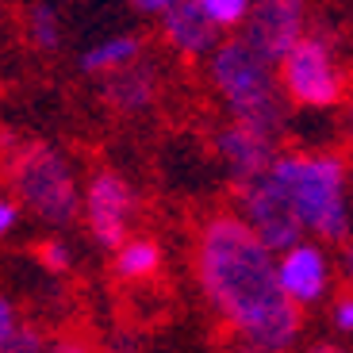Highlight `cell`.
I'll use <instances>...</instances> for the list:
<instances>
[{
    "mask_svg": "<svg viewBox=\"0 0 353 353\" xmlns=\"http://www.w3.org/2000/svg\"><path fill=\"white\" fill-rule=\"evenodd\" d=\"M161 265V254L154 242L146 239H127L119 246V257H115V273L127 276V281H142V276H154Z\"/></svg>",
    "mask_w": 353,
    "mask_h": 353,
    "instance_id": "5bb4252c",
    "label": "cell"
},
{
    "mask_svg": "<svg viewBox=\"0 0 353 353\" xmlns=\"http://www.w3.org/2000/svg\"><path fill=\"white\" fill-rule=\"evenodd\" d=\"M212 77L219 85L227 108L234 112V119L254 131L276 139L284 127V100L281 88L273 81V62L257 54L246 39L219 46L212 58Z\"/></svg>",
    "mask_w": 353,
    "mask_h": 353,
    "instance_id": "3957f363",
    "label": "cell"
},
{
    "mask_svg": "<svg viewBox=\"0 0 353 353\" xmlns=\"http://www.w3.org/2000/svg\"><path fill=\"white\" fill-rule=\"evenodd\" d=\"M16 219H19V208L12 200H4V196H0V239L16 227Z\"/></svg>",
    "mask_w": 353,
    "mask_h": 353,
    "instance_id": "7402d4cb",
    "label": "cell"
},
{
    "mask_svg": "<svg viewBox=\"0 0 353 353\" xmlns=\"http://www.w3.org/2000/svg\"><path fill=\"white\" fill-rule=\"evenodd\" d=\"M239 200H242V219H246L273 250L284 254L288 246L300 242L303 223H300V215H296V208H292V200L284 196V188L276 185L273 169H265V173L242 181Z\"/></svg>",
    "mask_w": 353,
    "mask_h": 353,
    "instance_id": "8992f818",
    "label": "cell"
},
{
    "mask_svg": "<svg viewBox=\"0 0 353 353\" xmlns=\"http://www.w3.org/2000/svg\"><path fill=\"white\" fill-rule=\"evenodd\" d=\"M161 27H165V39L173 50L181 54H208L215 46V31L219 27L208 19V12L200 8V0H173L165 12H161Z\"/></svg>",
    "mask_w": 353,
    "mask_h": 353,
    "instance_id": "8fae6325",
    "label": "cell"
},
{
    "mask_svg": "<svg viewBox=\"0 0 353 353\" xmlns=\"http://www.w3.org/2000/svg\"><path fill=\"white\" fill-rule=\"evenodd\" d=\"M311 353H342V350H334V345H315Z\"/></svg>",
    "mask_w": 353,
    "mask_h": 353,
    "instance_id": "484cf974",
    "label": "cell"
},
{
    "mask_svg": "<svg viewBox=\"0 0 353 353\" xmlns=\"http://www.w3.org/2000/svg\"><path fill=\"white\" fill-rule=\"evenodd\" d=\"M219 158L227 161V169L234 173V181H250V176L265 173V169H273L276 161V150H273V139L246 123H234L227 131H219Z\"/></svg>",
    "mask_w": 353,
    "mask_h": 353,
    "instance_id": "30bf717a",
    "label": "cell"
},
{
    "mask_svg": "<svg viewBox=\"0 0 353 353\" xmlns=\"http://www.w3.org/2000/svg\"><path fill=\"white\" fill-rule=\"evenodd\" d=\"M39 261H43L50 273H62V269H70V250H65L62 242H43V250H39Z\"/></svg>",
    "mask_w": 353,
    "mask_h": 353,
    "instance_id": "ac0fdd59",
    "label": "cell"
},
{
    "mask_svg": "<svg viewBox=\"0 0 353 353\" xmlns=\"http://www.w3.org/2000/svg\"><path fill=\"white\" fill-rule=\"evenodd\" d=\"M27 31H31V43H35L39 50H54V46L62 43L58 16H54L50 4H35V8L27 12Z\"/></svg>",
    "mask_w": 353,
    "mask_h": 353,
    "instance_id": "9a60e30c",
    "label": "cell"
},
{
    "mask_svg": "<svg viewBox=\"0 0 353 353\" xmlns=\"http://www.w3.org/2000/svg\"><path fill=\"white\" fill-rule=\"evenodd\" d=\"M12 185H16L19 203H27L39 219L62 227L77 215V181L73 169L65 165V158L50 146H27L12 161Z\"/></svg>",
    "mask_w": 353,
    "mask_h": 353,
    "instance_id": "277c9868",
    "label": "cell"
},
{
    "mask_svg": "<svg viewBox=\"0 0 353 353\" xmlns=\"http://www.w3.org/2000/svg\"><path fill=\"white\" fill-rule=\"evenodd\" d=\"M19 327H23V323H19V315H16V307H12V300H8V296H0V345L12 342Z\"/></svg>",
    "mask_w": 353,
    "mask_h": 353,
    "instance_id": "d6986e66",
    "label": "cell"
},
{
    "mask_svg": "<svg viewBox=\"0 0 353 353\" xmlns=\"http://www.w3.org/2000/svg\"><path fill=\"white\" fill-rule=\"evenodd\" d=\"M127 4H131V8H139V12H146V16H161L173 0H127Z\"/></svg>",
    "mask_w": 353,
    "mask_h": 353,
    "instance_id": "603a6c76",
    "label": "cell"
},
{
    "mask_svg": "<svg viewBox=\"0 0 353 353\" xmlns=\"http://www.w3.org/2000/svg\"><path fill=\"white\" fill-rule=\"evenodd\" d=\"M131 212H134V196L115 173H97L88 181L85 215H88V227H92V239L100 246H115V250L123 246Z\"/></svg>",
    "mask_w": 353,
    "mask_h": 353,
    "instance_id": "ba28073f",
    "label": "cell"
},
{
    "mask_svg": "<svg viewBox=\"0 0 353 353\" xmlns=\"http://www.w3.org/2000/svg\"><path fill=\"white\" fill-rule=\"evenodd\" d=\"M281 81L296 104L307 108H330L342 100V73L334 65L327 39L307 35L288 50V58L281 62Z\"/></svg>",
    "mask_w": 353,
    "mask_h": 353,
    "instance_id": "5b68a950",
    "label": "cell"
},
{
    "mask_svg": "<svg viewBox=\"0 0 353 353\" xmlns=\"http://www.w3.org/2000/svg\"><path fill=\"white\" fill-rule=\"evenodd\" d=\"M276 250L239 215H215L196 242L203 296L242 342L284 353L300 334V303L281 284Z\"/></svg>",
    "mask_w": 353,
    "mask_h": 353,
    "instance_id": "6da1fadb",
    "label": "cell"
},
{
    "mask_svg": "<svg viewBox=\"0 0 353 353\" xmlns=\"http://www.w3.org/2000/svg\"><path fill=\"white\" fill-rule=\"evenodd\" d=\"M142 43L134 35H119V39H108V43H97L92 50L81 54V70L85 73H115L123 65L139 62Z\"/></svg>",
    "mask_w": 353,
    "mask_h": 353,
    "instance_id": "4fadbf2b",
    "label": "cell"
},
{
    "mask_svg": "<svg viewBox=\"0 0 353 353\" xmlns=\"http://www.w3.org/2000/svg\"><path fill=\"white\" fill-rule=\"evenodd\" d=\"M108 104L119 108V112H142V108H150L154 92H158V81H154V70L150 65H123V70H115L112 81H108Z\"/></svg>",
    "mask_w": 353,
    "mask_h": 353,
    "instance_id": "7c38bea8",
    "label": "cell"
},
{
    "mask_svg": "<svg viewBox=\"0 0 353 353\" xmlns=\"http://www.w3.org/2000/svg\"><path fill=\"white\" fill-rule=\"evenodd\" d=\"M200 8L208 12V19H212L215 27H234L250 16L254 0H200Z\"/></svg>",
    "mask_w": 353,
    "mask_h": 353,
    "instance_id": "2e32d148",
    "label": "cell"
},
{
    "mask_svg": "<svg viewBox=\"0 0 353 353\" xmlns=\"http://www.w3.org/2000/svg\"><path fill=\"white\" fill-rule=\"evenodd\" d=\"M234 353H273V350H265V345H254V342H242Z\"/></svg>",
    "mask_w": 353,
    "mask_h": 353,
    "instance_id": "d4e9b609",
    "label": "cell"
},
{
    "mask_svg": "<svg viewBox=\"0 0 353 353\" xmlns=\"http://www.w3.org/2000/svg\"><path fill=\"white\" fill-rule=\"evenodd\" d=\"M0 353H46V342L35 327H19L12 342L0 345Z\"/></svg>",
    "mask_w": 353,
    "mask_h": 353,
    "instance_id": "e0dca14e",
    "label": "cell"
},
{
    "mask_svg": "<svg viewBox=\"0 0 353 353\" xmlns=\"http://www.w3.org/2000/svg\"><path fill=\"white\" fill-rule=\"evenodd\" d=\"M276 269H281V284L292 300L307 307V303H319L330 288V261L319 246H307V242H296L288 246L281 257H276Z\"/></svg>",
    "mask_w": 353,
    "mask_h": 353,
    "instance_id": "9c48e42d",
    "label": "cell"
},
{
    "mask_svg": "<svg viewBox=\"0 0 353 353\" xmlns=\"http://www.w3.org/2000/svg\"><path fill=\"white\" fill-rule=\"evenodd\" d=\"M273 176L292 200L303 230L338 242L350 230L345 212V161L338 154H276Z\"/></svg>",
    "mask_w": 353,
    "mask_h": 353,
    "instance_id": "7a4b0ae2",
    "label": "cell"
},
{
    "mask_svg": "<svg viewBox=\"0 0 353 353\" xmlns=\"http://www.w3.org/2000/svg\"><path fill=\"white\" fill-rule=\"evenodd\" d=\"M342 269H345V276H350V281H353V246H350V250H345V254H342Z\"/></svg>",
    "mask_w": 353,
    "mask_h": 353,
    "instance_id": "cb8c5ba5",
    "label": "cell"
},
{
    "mask_svg": "<svg viewBox=\"0 0 353 353\" xmlns=\"http://www.w3.org/2000/svg\"><path fill=\"white\" fill-rule=\"evenodd\" d=\"M300 39H303V0H254L246 43L257 54H265L273 65H281Z\"/></svg>",
    "mask_w": 353,
    "mask_h": 353,
    "instance_id": "52a82bcc",
    "label": "cell"
},
{
    "mask_svg": "<svg viewBox=\"0 0 353 353\" xmlns=\"http://www.w3.org/2000/svg\"><path fill=\"white\" fill-rule=\"evenodd\" d=\"M334 323H338V330L353 334V296H345V300L334 303Z\"/></svg>",
    "mask_w": 353,
    "mask_h": 353,
    "instance_id": "ffe728a7",
    "label": "cell"
},
{
    "mask_svg": "<svg viewBox=\"0 0 353 353\" xmlns=\"http://www.w3.org/2000/svg\"><path fill=\"white\" fill-rule=\"evenodd\" d=\"M46 353H97V350L85 345V342H77V338H58V342L46 345Z\"/></svg>",
    "mask_w": 353,
    "mask_h": 353,
    "instance_id": "44dd1931",
    "label": "cell"
}]
</instances>
